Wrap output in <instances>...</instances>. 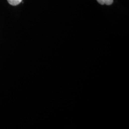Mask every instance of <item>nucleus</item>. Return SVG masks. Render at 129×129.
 <instances>
[{
  "mask_svg": "<svg viewBox=\"0 0 129 129\" xmlns=\"http://www.w3.org/2000/svg\"><path fill=\"white\" fill-rule=\"evenodd\" d=\"M8 3L12 6H16L22 2V0H7Z\"/></svg>",
  "mask_w": 129,
  "mask_h": 129,
  "instance_id": "nucleus-2",
  "label": "nucleus"
},
{
  "mask_svg": "<svg viewBox=\"0 0 129 129\" xmlns=\"http://www.w3.org/2000/svg\"><path fill=\"white\" fill-rule=\"evenodd\" d=\"M97 1H98L100 4H106L108 5V6H109V5H111L112 4L114 0H97Z\"/></svg>",
  "mask_w": 129,
  "mask_h": 129,
  "instance_id": "nucleus-1",
  "label": "nucleus"
}]
</instances>
